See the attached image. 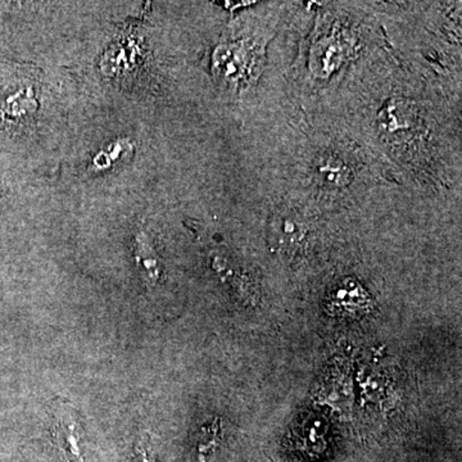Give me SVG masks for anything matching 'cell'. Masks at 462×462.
Masks as SVG:
<instances>
[{"mask_svg": "<svg viewBox=\"0 0 462 462\" xmlns=\"http://www.w3.org/2000/svg\"><path fill=\"white\" fill-rule=\"evenodd\" d=\"M135 260L139 273L148 287H153L160 279V264L148 236L141 234L135 240Z\"/></svg>", "mask_w": 462, "mask_h": 462, "instance_id": "obj_3", "label": "cell"}, {"mask_svg": "<svg viewBox=\"0 0 462 462\" xmlns=\"http://www.w3.org/2000/svg\"><path fill=\"white\" fill-rule=\"evenodd\" d=\"M305 227L297 223L293 216H281L275 218L273 224V239L278 242L282 248L289 249L296 247L303 239Z\"/></svg>", "mask_w": 462, "mask_h": 462, "instance_id": "obj_4", "label": "cell"}, {"mask_svg": "<svg viewBox=\"0 0 462 462\" xmlns=\"http://www.w3.org/2000/svg\"><path fill=\"white\" fill-rule=\"evenodd\" d=\"M25 88L7 79V69H0V132L14 130L35 107L32 90Z\"/></svg>", "mask_w": 462, "mask_h": 462, "instance_id": "obj_2", "label": "cell"}, {"mask_svg": "<svg viewBox=\"0 0 462 462\" xmlns=\"http://www.w3.org/2000/svg\"><path fill=\"white\" fill-rule=\"evenodd\" d=\"M53 409L54 443L62 462H85L83 454V430L72 406L66 402Z\"/></svg>", "mask_w": 462, "mask_h": 462, "instance_id": "obj_1", "label": "cell"}, {"mask_svg": "<svg viewBox=\"0 0 462 462\" xmlns=\"http://www.w3.org/2000/svg\"><path fill=\"white\" fill-rule=\"evenodd\" d=\"M318 175L324 184L330 187H343L348 180V169L338 157L322 158L320 165L318 166Z\"/></svg>", "mask_w": 462, "mask_h": 462, "instance_id": "obj_5", "label": "cell"}, {"mask_svg": "<svg viewBox=\"0 0 462 462\" xmlns=\"http://www.w3.org/2000/svg\"><path fill=\"white\" fill-rule=\"evenodd\" d=\"M135 461L136 462H151V452L147 443L141 442L135 447Z\"/></svg>", "mask_w": 462, "mask_h": 462, "instance_id": "obj_6", "label": "cell"}]
</instances>
